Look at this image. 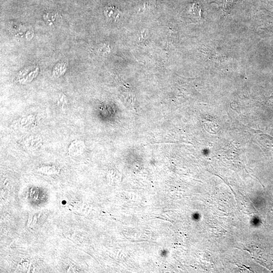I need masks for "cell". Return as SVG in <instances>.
<instances>
[{
    "mask_svg": "<svg viewBox=\"0 0 273 273\" xmlns=\"http://www.w3.org/2000/svg\"><path fill=\"white\" fill-rule=\"evenodd\" d=\"M104 14L108 19L116 20L119 18L121 12L117 8L108 7L105 8Z\"/></svg>",
    "mask_w": 273,
    "mask_h": 273,
    "instance_id": "obj_1",
    "label": "cell"
}]
</instances>
